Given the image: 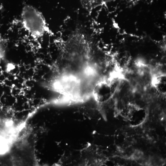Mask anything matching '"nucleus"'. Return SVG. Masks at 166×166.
<instances>
[{
  "instance_id": "nucleus-4",
  "label": "nucleus",
  "mask_w": 166,
  "mask_h": 166,
  "mask_svg": "<svg viewBox=\"0 0 166 166\" xmlns=\"http://www.w3.org/2000/svg\"><path fill=\"white\" fill-rule=\"evenodd\" d=\"M154 85L156 90L160 93L164 94L166 91V77L164 75L157 77L154 81Z\"/></svg>"
},
{
  "instance_id": "nucleus-5",
  "label": "nucleus",
  "mask_w": 166,
  "mask_h": 166,
  "mask_svg": "<svg viewBox=\"0 0 166 166\" xmlns=\"http://www.w3.org/2000/svg\"><path fill=\"white\" fill-rule=\"evenodd\" d=\"M4 39L2 38V37L1 36V35H0V43L2 42L3 41H4Z\"/></svg>"
},
{
  "instance_id": "nucleus-2",
  "label": "nucleus",
  "mask_w": 166,
  "mask_h": 166,
  "mask_svg": "<svg viewBox=\"0 0 166 166\" xmlns=\"http://www.w3.org/2000/svg\"><path fill=\"white\" fill-rule=\"evenodd\" d=\"M113 84L102 82L98 85L95 91L96 100L99 102H104L108 100L117 88V83Z\"/></svg>"
},
{
  "instance_id": "nucleus-3",
  "label": "nucleus",
  "mask_w": 166,
  "mask_h": 166,
  "mask_svg": "<svg viewBox=\"0 0 166 166\" xmlns=\"http://www.w3.org/2000/svg\"><path fill=\"white\" fill-rule=\"evenodd\" d=\"M116 0H80L83 7L89 13L96 8Z\"/></svg>"
},
{
  "instance_id": "nucleus-1",
  "label": "nucleus",
  "mask_w": 166,
  "mask_h": 166,
  "mask_svg": "<svg viewBox=\"0 0 166 166\" xmlns=\"http://www.w3.org/2000/svg\"><path fill=\"white\" fill-rule=\"evenodd\" d=\"M21 20L24 28L34 38L52 34L42 14L31 5H26L23 7Z\"/></svg>"
}]
</instances>
